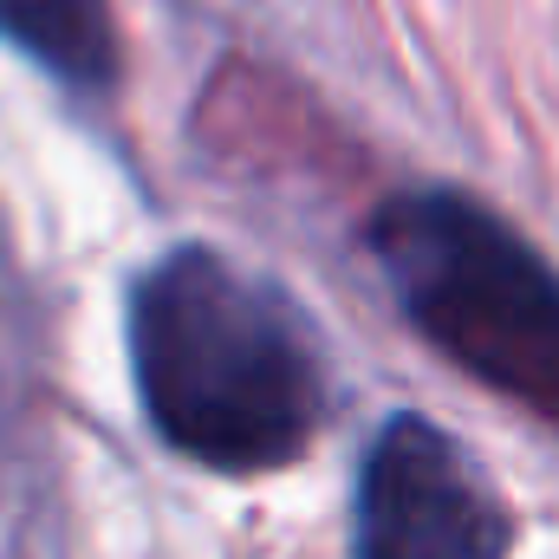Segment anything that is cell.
Wrapping results in <instances>:
<instances>
[{
    "mask_svg": "<svg viewBox=\"0 0 559 559\" xmlns=\"http://www.w3.org/2000/svg\"><path fill=\"white\" fill-rule=\"evenodd\" d=\"M131 378L150 429L195 468L267 475L325 429V352L267 274L176 248L131 286Z\"/></svg>",
    "mask_w": 559,
    "mask_h": 559,
    "instance_id": "1",
    "label": "cell"
},
{
    "mask_svg": "<svg viewBox=\"0 0 559 559\" xmlns=\"http://www.w3.org/2000/svg\"><path fill=\"white\" fill-rule=\"evenodd\" d=\"M365 248L429 352L559 423V267L488 202L404 189L365 222Z\"/></svg>",
    "mask_w": 559,
    "mask_h": 559,
    "instance_id": "2",
    "label": "cell"
},
{
    "mask_svg": "<svg viewBox=\"0 0 559 559\" xmlns=\"http://www.w3.org/2000/svg\"><path fill=\"white\" fill-rule=\"evenodd\" d=\"M508 501L449 429L429 417L378 429L358 475L352 559H508Z\"/></svg>",
    "mask_w": 559,
    "mask_h": 559,
    "instance_id": "3",
    "label": "cell"
},
{
    "mask_svg": "<svg viewBox=\"0 0 559 559\" xmlns=\"http://www.w3.org/2000/svg\"><path fill=\"white\" fill-rule=\"evenodd\" d=\"M0 39L72 92L118 85V26L105 0H0Z\"/></svg>",
    "mask_w": 559,
    "mask_h": 559,
    "instance_id": "4",
    "label": "cell"
}]
</instances>
